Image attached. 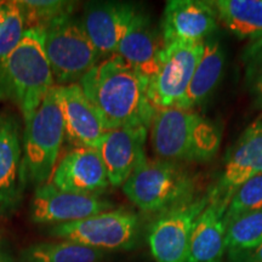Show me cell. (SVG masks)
<instances>
[{
    "instance_id": "1",
    "label": "cell",
    "mask_w": 262,
    "mask_h": 262,
    "mask_svg": "<svg viewBox=\"0 0 262 262\" xmlns=\"http://www.w3.org/2000/svg\"><path fill=\"white\" fill-rule=\"evenodd\" d=\"M108 130L147 127L156 110L149 102L148 81L118 55L103 58L79 80Z\"/></svg>"
},
{
    "instance_id": "2",
    "label": "cell",
    "mask_w": 262,
    "mask_h": 262,
    "mask_svg": "<svg viewBox=\"0 0 262 262\" xmlns=\"http://www.w3.org/2000/svg\"><path fill=\"white\" fill-rule=\"evenodd\" d=\"M44 39L42 28L26 29L15 50L0 64V100L12 101L24 117L26 125L54 86Z\"/></svg>"
},
{
    "instance_id": "3",
    "label": "cell",
    "mask_w": 262,
    "mask_h": 262,
    "mask_svg": "<svg viewBox=\"0 0 262 262\" xmlns=\"http://www.w3.org/2000/svg\"><path fill=\"white\" fill-rule=\"evenodd\" d=\"M150 146L164 162H208L217 153L220 127L193 111L156 110L149 126Z\"/></svg>"
},
{
    "instance_id": "4",
    "label": "cell",
    "mask_w": 262,
    "mask_h": 262,
    "mask_svg": "<svg viewBox=\"0 0 262 262\" xmlns=\"http://www.w3.org/2000/svg\"><path fill=\"white\" fill-rule=\"evenodd\" d=\"M123 192L148 214H160L196 195L192 176L179 164L160 159H146L124 183Z\"/></svg>"
},
{
    "instance_id": "5",
    "label": "cell",
    "mask_w": 262,
    "mask_h": 262,
    "mask_svg": "<svg viewBox=\"0 0 262 262\" xmlns=\"http://www.w3.org/2000/svg\"><path fill=\"white\" fill-rule=\"evenodd\" d=\"M42 29L52 77L60 85L79 81L102 58L73 14L61 16Z\"/></svg>"
},
{
    "instance_id": "6",
    "label": "cell",
    "mask_w": 262,
    "mask_h": 262,
    "mask_svg": "<svg viewBox=\"0 0 262 262\" xmlns=\"http://www.w3.org/2000/svg\"><path fill=\"white\" fill-rule=\"evenodd\" d=\"M64 137L63 118L57 103L56 85L45 95L37 113L26 125L24 165L26 180L45 185L55 171Z\"/></svg>"
},
{
    "instance_id": "7",
    "label": "cell",
    "mask_w": 262,
    "mask_h": 262,
    "mask_svg": "<svg viewBox=\"0 0 262 262\" xmlns=\"http://www.w3.org/2000/svg\"><path fill=\"white\" fill-rule=\"evenodd\" d=\"M49 234L104 253L125 251L135 248L139 242L140 220L135 212L117 209L81 221L55 225Z\"/></svg>"
},
{
    "instance_id": "8",
    "label": "cell",
    "mask_w": 262,
    "mask_h": 262,
    "mask_svg": "<svg viewBox=\"0 0 262 262\" xmlns=\"http://www.w3.org/2000/svg\"><path fill=\"white\" fill-rule=\"evenodd\" d=\"M209 201L208 192L158 214L147 234L150 254L156 262H187L193 228Z\"/></svg>"
},
{
    "instance_id": "9",
    "label": "cell",
    "mask_w": 262,
    "mask_h": 262,
    "mask_svg": "<svg viewBox=\"0 0 262 262\" xmlns=\"http://www.w3.org/2000/svg\"><path fill=\"white\" fill-rule=\"evenodd\" d=\"M202 51L203 42L164 44L159 70L147 89L155 110L181 108Z\"/></svg>"
},
{
    "instance_id": "10",
    "label": "cell",
    "mask_w": 262,
    "mask_h": 262,
    "mask_svg": "<svg viewBox=\"0 0 262 262\" xmlns=\"http://www.w3.org/2000/svg\"><path fill=\"white\" fill-rule=\"evenodd\" d=\"M113 204L101 195L64 192L52 183L35 189L31 203V219L34 224L61 225L89 219L110 211Z\"/></svg>"
},
{
    "instance_id": "11",
    "label": "cell",
    "mask_w": 262,
    "mask_h": 262,
    "mask_svg": "<svg viewBox=\"0 0 262 262\" xmlns=\"http://www.w3.org/2000/svg\"><path fill=\"white\" fill-rule=\"evenodd\" d=\"M56 93L68 141L75 147L97 148L108 129L80 85H56Z\"/></svg>"
},
{
    "instance_id": "12",
    "label": "cell",
    "mask_w": 262,
    "mask_h": 262,
    "mask_svg": "<svg viewBox=\"0 0 262 262\" xmlns=\"http://www.w3.org/2000/svg\"><path fill=\"white\" fill-rule=\"evenodd\" d=\"M137 12L136 6L129 3L94 2L85 5L81 25L101 57L116 54Z\"/></svg>"
},
{
    "instance_id": "13",
    "label": "cell",
    "mask_w": 262,
    "mask_h": 262,
    "mask_svg": "<svg viewBox=\"0 0 262 262\" xmlns=\"http://www.w3.org/2000/svg\"><path fill=\"white\" fill-rule=\"evenodd\" d=\"M147 127H117L108 130L97 147L110 185L123 186L131 173L147 159Z\"/></svg>"
},
{
    "instance_id": "14",
    "label": "cell",
    "mask_w": 262,
    "mask_h": 262,
    "mask_svg": "<svg viewBox=\"0 0 262 262\" xmlns=\"http://www.w3.org/2000/svg\"><path fill=\"white\" fill-rule=\"evenodd\" d=\"M217 16L209 2L170 0L162 19V39L169 42H203L217 29Z\"/></svg>"
},
{
    "instance_id": "15",
    "label": "cell",
    "mask_w": 262,
    "mask_h": 262,
    "mask_svg": "<svg viewBox=\"0 0 262 262\" xmlns=\"http://www.w3.org/2000/svg\"><path fill=\"white\" fill-rule=\"evenodd\" d=\"M262 173V119L249 125L229 149L220 180L210 191L226 201L242 183Z\"/></svg>"
},
{
    "instance_id": "16",
    "label": "cell",
    "mask_w": 262,
    "mask_h": 262,
    "mask_svg": "<svg viewBox=\"0 0 262 262\" xmlns=\"http://www.w3.org/2000/svg\"><path fill=\"white\" fill-rule=\"evenodd\" d=\"M26 180L21 147V123L14 114L0 113V211L18 204Z\"/></svg>"
},
{
    "instance_id": "17",
    "label": "cell",
    "mask_w": 262,
    "mask_h": 262,
    "mask_svg": "<svg viewBox=\"0 0 262 262\" xmlns=\"http://www.w3.org/2000/svg\"><path fill=\"white\" fill-rule=\"evenodd\" d=\"M52 185L64 192L100 195L110 181L96 148L75 147L67 153L52 173Z\"/></svg>"
},
{
    "instance_id": "18",
    "label": "cell",
    "mask_w": 262,
    "mask_h": 262,
    "mask_svg": "<svg viewBox=\"0 0 262 262\" xmlns=\"http://www.w3.org/2000/svg\"><path fill=\"white\" fill-rule=\"evenodd\" d=\"M210 201L196 219L188 248L187 262H222L226 251L229 201L209 191Z\"/></svg>"
},
{
    "instance_id": "19",
    "label": "cell",
    "mask_w": 262,
    "mask_h": 262,
    "mask_svg": "<svg viewBox=\"0 0 262 262\" xmlns=\"http://www.w3.org/2000/svg\"><path fill=\"white\" fill-rule=\"evenodd\" d=\"M163 49L162 34L153 28L148 16L137 12L114 55L122 57L149 83L159 70Z\"/></svg>"
},
{
    "instance_id": "20",
    "label": "cell",
    "mask_w": 262,
    "mask_h": 262,
    "mask_svg": "<svg viewBox=\"0 0 262 262\" xmlns=\"http://www.w3.org/2000/svg\"><path fill=\"white\" fill-rule=\"evenodd\" d=\"M225 66V51L217 38L211 35L203 41V51L183 100L182 110L202 106L220 83Z\"/></svg>"
},
{
    "instance_id": "21",
    "label": "cell",
    "mask_w": 262,
    "mask_h": 262,
    "mask_svg": "<svg viewBox=\"0 0 262 262\" xmlns=\"http://www.w3.org/2000/svg\"><path fill=\"white\" fill-rule=\"evenodd\" d=\"M217 19L239 39L262 38V0H215L209 2Z\"/></svg>"
},
{
    "instance_id": "22",
    "label": "cell",
    "mask_w": 262,
    "mask_h": 262,
    "mask_svg": "<svg viewBox=\"0 0 262 262\" xmlns=\"http://www.w3.org/2000/svg\"><path fill=\"white\" fill-rule=\"evenodd\" d=\"M107 254L85 245L62 241L26 248L19 262H104Z\"/></svg>"
},
{
    "instance_id": "23",
    "label": "cell",
    "mask_w": 262,
    "mask_h": 262,
    "mask_svg": "<svg viewBox=\"0 0 262 262\" xmlns=\"http://www.w3.org/2000/svg\"><path fill=\"white\" fill-rule=\"evenodd\" d=\"M262 243V208L241 215L227 224L226 250L228 255L250 250Z\"/></svg>"
},
{
    "instance_id": "24",
    "label": "cell",
    "mask_w": 262,
    "mask_h": 262,
    "mask_svg": "<svg viewBox=\"0 0 262 262\" xmlns=\"http://www.w3.org/2000/svg\"><path fill=\"white\" fill-rule=\"evenodd\" d=\"M25 16V24L29 28H44L63 15L73 14L74 3L64 0H24L18 2Z\"/></svg>"
},
{
    "instance_id": "25",
    "label": "cell",
    "mask_w": 262,
    "mask_h": 262,
    "mask_svg": "<svg viewBox=\"0 0 262 262\" xmlns=\"http://www.w3.org/2000/svg\"><path fill=\"white\" fill-rule=\"evenodd\" d=\"M262 208V173L253 176L233 192L229 201L226 221L231 222L238 216Z\"/></svg>"
},
{
    "instance_id": "26",
    "label": "cell",
    "mask_w": 262,
    "mask_h": 262,
    "mask_svg": "<svg viewBox=\"0 0 262 262\" xmlns=\"http://www.w3.org/2000/svg\"><path fill=\"white\" fill-rule=\"evenodd\" d=\"M25 32V16L18 2H6V17L0 29V64L15 50Z\"/></svg>"
},
{
    "instance_id": "27",
    "label": "cell",
    "mask_w": 262,
    "mask_h": 262,
    "mask_svg": "<svg viewBox=\"0 0 262 262\" xmlns=\"http://www.w3.org/2000/svg\"><path fill=\"white\" fill-rule=\"evenodd\" d=\"M244 79L254 106L262 110V38L251 42L243 54Z\"/></svg>"
},
{
    "instance_id": "28",
    "label": "cell",
    "mask_w": 262,
    "mask_h": 262,
    "mask_svg": "<svg viewBox=\"0 0 262 262\" xmlns=\"http://www.w3.org/2000/svg\"><path fill=\"white\" fill-rule=\"evenodd\" d=\"M231 262H262V243L250 250L228 255Z\"/></svg>"
},
{
    "instance_id": "29",
    "label": "cell",
    "mask_w": 262,
    "mask_h": 262,
    "mask_svg": "<svg viewBox=\"0 0 262 262\" xmlns=\"http://www.w3.org/2000/svg\"><path fill=\"white\" fill-rule=\"evenodd\" d=\"M6 17V2H2L0 4V29H2L3 25H4Z\"/></svg>"
},
{
    "instance_id": "30",
    "label": "cell",
    "mask_w": 262,
    "mask_h": 262,
    "mask_svg": "<svg viewBox=\"0 0 262 262\" xmlns=\"http://www.w3.org/2000/svg\"><path fill=\"white\" fill-rule=\"evenodd\" d=\"M0 262H14V261H12V258L8 256V255L0 251Z\"/></svg>"
},
{
    "instance_id": "31",
    "label": "cell",
    "mask_w": 262,
    "mask_h": 262,
    "mask_svg": "<svg viewBox=\"0 0 262 262\" xmlns=\"http://www.w3.org/2000/svg\"><path fill=\"white\" fill-rule=\"evenodd\" d=\"M0 4H2V2H0Z\"/></svg>"
}]
</instances>
